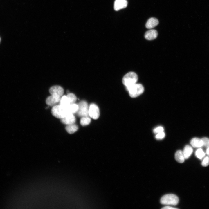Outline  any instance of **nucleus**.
Returning <instances> with one entry per match:
<instances>
[{"label":"nucleus","mask_w":209,"mask_h":209,"mask_svg":"<svg viewBox=\"0 0 209 209\" xmlns=\"http://www.w3.org/2000/svg\"><path fill=\"white\" fill-rule=\"evenodd\" d=\"M165 136V134L164 131H162L157 134L155 136V138L158 140H161L163 139Z\"/></svg>","instance_id":"24"},{"label":"nucleus","mask_w":209,"mask_h":209,"mask_svg":"<svg viewBox=\"0 0 209 209\" xmlns=\"http://www.w3.org/2000/svg\"><path fill=\"white\" fill-rule=\"evenodd\" d=\"M49 91L51 95L61 97L63 94L64 90L61 87L55 85L51 87L49 89Z\"/></svg>","instance_id":"8"},{"label":"nucleus","mask_w":209,"mask_h":209,"mask_svg":"<svg viewBox=\"0 0 209 209\" xmlns=\"http://www.w3.org/2000/svg\"><path fill=\"white\" fill-rule=\"evenodd\" d=\"M52 115L57 118L61 119L64 117L68 112L67 107L61 105H56L53 106L51 109Z\"/></svg>","instance_id":"2"},{"label":"nucleus","mask_w":209,"mask_h":209,"mask_svg":"<svg viewBox=\"0 0 209 209\" xmlns=\"http://www.w3.org/2000/svg\"><path fill=\"white\" fill-rule=\"evenodd\" d=\"M192 146L194 148H199L203 146V143L201 139L198 138H192L190 142Z\"/></svg>","instance_id":"13"},{"label":"nucleus","mask_w":209,"mask_h":209,"mask_svg":"<svg viewBox=\"0 0 209 209\" xmlns=\"http://www.w3.org/2000/svg\"><path fill=\"white\" fill-rule=\"evenodd\" d=\"M157 31L154 29H151L145 32L144 37L147 40H151L155 39L157 37Z\"/></svg>","instance_id":"11"},{"label":"nucleus","mask_w":209,"mask_h":209,"mask_svg":"<svg viewBox=\"0 0 209 209\" xmlns=\"http://www.w3.org/2000/svg\"><path fill=\"white\" fill-rule=\"evenodd\" d=\"M179 198L177 196L173 194L165 195L160 200L161 204L165 205H176L178 203Z\"/></svg>","instance_id":"4"},{"label":"nucleus","mask_w":209,"mask_h":209,"mask_svg":"<svg viewBox=\"0 0 209 209\" xmlns=\"http://www.w3.org/2000/svg\"><path fill=\"white\" fill-rule=\"evenodd\" d=\"M71 104L74 103L76 101L77 98L75 95L73 93H69L66 95Z\"/></svg>","instance_id":"21"},{"label":"nucleus","mask_w":209,"mask_h":209,"mask_svg":"<svg viewBox=\"0 0 209 209\" xmlns=\"http://www.w3.org/2000/svg\"><path fill=\"white\" fill-rule=\"evenodd\" d=\"M61 98V97L51 95L46 98V102L48 105L53 106L59 102Z\"/></svg>","instance_id":"9"},{"label":"nucleus","mask_w":209,"mask_h":209,"mask_svg":"<svg viewBox=\"0 0 209 209\" xmlns=\"http://www.w3.org/2000/svg\"><path fill=\"white\" fill-rule=\"evenodd\" d=\"M201 165L203 167H206L209 165V156L205 157L201 163Z\"/></svg>","instance_id":"22"},{"label":"nucleus","mask_w":209,"mask_h":209,"mask_svg":"<svg viewBox=\"0 0 209 209\" xmlns=\"http://www.w3.org/2000/svg\"><path fill=\"white\" fill-rule=\"evenodd\" d=\"M138 79V75L135 73L130 72L124 76L122 82L126 87H128L136 83Z\"/></svg>","instance_id":"3"},{"label":"nucleus","mask_w":209,"mask_h":209,"mask_svg":"<svg viewBox=\"0 0 209 209\" xmlns=\"http://www.w3.org/2000/svg\"><path fill=\"white\" fill-rule=\"evenodd\" d=\"M202 140L203 143V146L206 148L209 147V138H208L204 137Z\"/></svg>","instance_id":"23"},{"label":"nucleus","mask_w":209,"mask_h":209,"mask_svg":"<svg viewBox=\"0 0 209 209\" xmlns=\"http://www.w3.org/2000/svg\"><path fill=\"white\" fill-rule=\"evenodd\" d=\"M163 209H177L176 208L172 207L169 206H166L162 208Z\"/></svg>","instance_id":"26"},{"label":"nucleus","mask_w":209,"mask_h":209,"mask_svg":"<svg viewBox=\"0 0 209 209\" xmlns=\"http://www.w3.org/2000/svg\"><path fill=\"white\" fill-rule=\"evenodd\" d=\"M91 121L90 118L87 116L82 117L80 119V122L82 125L85 126L89 125Z\"/></svg>","instance_id":"19"},{"label":"nucleus","mask_w":209,"mask_h":209,"mask_svg":"<svg viewBox=\"0 0 209 209\" xmlns=\"http://www.w3.org/2000/svg\"><path fill=\"white\" fill-rule=\"evenodd\" d=\"M61 121L62 123L69 125L74 124L76 119L73 114L68 113L64 117L61 119Z\"/></svg>","instance_id":"7"},{"label":"nucleus","mask_w":209,"mask_h":209,"mask_svg":"<svg viewBox=\"0 0 209 209\" xmlns=\"http://www.w3.org/2000/svg\"><path fill=\"white\" fill-rule=\"evenodd\" d=\"M78 105V109L76 113L77 115L81 117L87 116L89 115V107L87 102L85 101H82Z\"/></svg>","instance_id":"5"},{"label":"nucleus","mask_w":209,"mask_h":209,"mask_svg":"<svg viewBox=\"0 0 209 209\" xmlns=\"http://www.w3.org/2000/svg\"><path fill=\"white\" fill-rule=\"evenodd\" d=\"M89 115L92 118L98 119L100 115L99 109L98 106L94 104H91L89 106Z\"/></svg>","instance_id":"6"},{"label":"nucleus","mask_w":209,"mask_h":209,"mask_svg":"<svg viewBox=\"0 0 209 209\" xmlns=\"http://www.w3.org/2000/svg\"><path fill=\"white\" fill-rule=\"evenodd\" d=\"M175 158L178 162L180 163H183L185 159L183 151L181 150L177 151L175 154Z\"/></svg>","instance_id":"15"},{"label":"nucleus","mask_w":209,"mask_h":209,"mask_svg":"<svg viewBox=\"0 0 209 209\" xmlns=\"http://www.w3.org/2000/svg\"><path fill=\"white\" fill-rule=\"evenodd\" d=\"M59 103V104L66 107H67L71 104L66 96H64L61 97Z\"/></svg>","instance_id":"17"},{"label":"nucleus","mask_w":209,"mask_h":209,"mask_svg":"<svg viewBox=\"0 0 209 209\" xmlns=\"http://www.w3.org/2000/svg\"><path fill=\"white\" fill-rule=\"evenodd\" d=\"M78 109V105L75 103L71 104L67 107V110L69 113L74 114L76 113Z\"/></svg>","instance_id":"18"},{"label":"nucleus","mask_w":209,"mask_h":209,"mask_svg":"<svg viewBox=\"0 0 209 209\" xmlns=\"http://www.w3.org/2000/svg\"><path fill=\"white\" fill-rule=\"evenodd\" d=\"M66 131L69 134H72L77 131L78 126L74 124L67 125L65 127Z\"/></svg>","instance_id":"16"},{"label":"nucleus","mask_w":209,"mask_h":209,"mask_svg":"<svg viewBox=\"0 0 209 209\" xmlns=\"http://www.w3.org/2000/svg\"><path fill=\"white\" fill-rule=\"evenodd\" d=\"M192 147L189 145H186L183 151L185 159H187L190 157L193 152Z\"/></svg>","instance_id":"14"},{"label":"nucleus","mask_w":209,"mask_h":209,"mask_svg":"<svg viewBox=\"0 0 209 209\" xmlns=\"http://www.w3.org/2000/svg\"><path fill=\"white\" fill-rule=\"evenodd\" d=\"M163 131V127L161 126H158L154 128L153 130L154 133L156 134L158 133Z\"/></svg>","instance_id":"25"},{"label":"nucleus","mask_w":209,"mask_h":209,"mask_svg":"<svg viewBox=\"0 0 209 209\" xmlns=\"http://www.w3.org/2000/svg\"><path fill=\"white\" fill-rule=\"evenodd\" d=\"M195 155L198 158L201 159L205 156V153L202 149L199 148L196 150Z\"/></svg>","instance_id":"20"},{"label":"nucleus","mask_w":209,"mask_h":209,"mask_svg":"<svg viewBox=\"0 0 209 209\" xmlns=\"http://www.w3.org/2000/svg\"><path fill=\"white\" fill-rule=\"evenodd\" d=\"M206 153L208 156H209V147L207 148L206 150Z\"/></svg>","instance_id":"27"},{"label":"nucleus","mask_w":209,"mask_h":209,"mask_svg":"<svg viewBox=\"0 0 209 209\" xmlns=\"http://www.w3.org/2000/svg\"><path fill=\"white\" fill-rule=\"evenodd\" d=\"M130 97L135 98L142 94L144 91L143 86L140 84H135L130 86L126 87Z\"/></svg>","instance_id":"1"},{"label":"nucleus","mask_w":209,"mask_h":209,"mask_svg":"<svg viewBox=\"0 0 209 209\" xmlns=\"http://www.w3.org/2000/svg\"><path fill=\"white\" fill-rule=\"evenodd\" d=\"M128 2L126 0H116L114 2V8L116 11H118L126 7Z\"/></svg>","instance_id":"10"},{"label":"nucleus","mask_w":209,"mask_h":209,"mask_svg":"<svg viewBox=\"0 0 209 209\" xmlns=\"http://www.w3.org/2000/svg\"><path fill=\"white\" fill-rule=\"evenodd\" d=\"M158 20L156 18L152 17L149 19L147 22L145 26L148 29L152 28L158 24Z\"/></svg>","instance_id":"12"},{"label":"nucleus","mask_w":209,"mask_h":209,"mask_svg":"<svg viewBox=\"0 0 209 209\" xmlns=\"http://www.w3.org/2000/svg\"><path fill=\"white\" fill-rule=\"evenodd\" d=\"M0 41H1V38H0Z\"/></svg>","instance_id":"28"}]
</instances>
